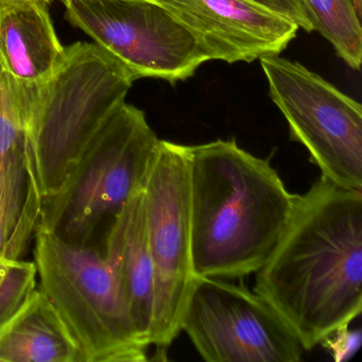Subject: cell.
Listing matches in <instances>:
<instances>
[{"instance_id": "obj_1", "label": "cell", "mask_w": 362, "mask_h": 362, "mask_svg": "<svg viewBox=\"0 0 362 362\" xmlns=\"http://www.w3.org/2000/svg\"><path fill=\"white\" fill-rule=\"evenodd\" d=\"M254 291L300 339L321 344L362 310V190L320 177L298 194L289 223L256 272Z\"/></svg>"}, {"instance_id": "obj_2", "label": "cell", "mask_w": 362, "mask_h": 362, "mask_svg": "<svg viewBox=\"0 0 362 362\" xmlns=\"http://www.w3.org/2000/svg\"><path fill=\"white\" fill-rule=\"evenodd\" d=\"M187 167L194 277L257 272L285 232L298 194L270 160L235 139L187 146Z\"/></svg>"}, {"instance_id": "obj_3", "label": "cell", "mask_w": 362, "mask_h": 362, "mask_svg": "<svg viewBox=\"0 0 362 362\" xmlns=\"http://www.w3.org/2000/svg\"><path fill=\"white\" fill-rule=\"evenodd\" d=\"M133 76L96 44L65 47L45 81L18 86L24 114L27 177L42 198L64 181L86 144L124 103Z\"/></svg>"}, {"instance_id": "obj_4", "label": "cell", "mask_w": 362, "mask_h": 362, "mask_svg": "<svg viewBox=\"0 0 362 362\" xmlns=\"http://www.w3.org/2000/svg\"><path fill=\"white\" fill-rule=\"evenodd\" d=\"M160 139L145 113L124 103L76 158L54 194L42 200L37 228L86 245L99 222L145 187Z\"/></svg>"}, {"instance_id": "obj_5", "label": "cell", "mask_w": 362, "mask_h": 362, "mask_svg": "<svg viewBox=\"0 0 362 362\" xmlns=\"http://www.w3.org/2000/svg\"><path fill=\"white\" fill-rule=\"evenodd\" d=\"M35 264L45 294L79 349L81 362H144L122 287L103 254L35 228Z\"/></svg>"}, {"instance_id": "obj_6", "label": "cell", "mask_w": 362, "mask_h": 362, "mask_svg": "<svg viewBox=\"0 0 362 362\" xmlns=\"http://www.w3.org/2000/svg\"><path fill=\"white\" fill-rule=\"evenodd\" d=\"M271 99L321 177L362 190V107L304 65L276 56L260 59Z\"/></svg>"}, {"instance_id": "obj_7", "label": "cell", "mask_w": 362, "mask_h": 362, "mask_svg": "<svg viewBox=\"0 0 362 362\" xmlns=\"http://www.w3.org/2000/svg\"><path fill=\"white\" fill-rule=\"evenodd\" d=\"M66 18L135 80L188 79L209 58L192 33L156 0H60Z\"/></svg>"}, {"instance_id": "obj_8", "label": "cell", "mask_w": 362, "mask_h": 362, "mask_svg": "<svg viewBox=\"0 0 362 362\" xmlns=\"http://www.w3.org/2000/svg\"><path fill=\"white\" fill-rule=\"evenodd\" d=\"M180 329L207 362H298L306 351L259 294L216 277H194Z\"/></svg>"}, {"instance_id": "obj_9", "label": "cell", "mask_w": 362, "mask_h": 362, "mask_svg": "<svg viewBox=\"0 0 362 362\" xmlns=\"http://www.w3.org/2000/svg\"><path fill=\"white\" fill-rule=\"evenodd\" d=\"M148 245L154 273L150 345L167 351L179 336L192 287L187 146L160 141L144 187Z\"/></svg>"}, {"instance_id": "obj_10", "label": "cell", "mask_w": 362, "mask_h": 362, "mask_svg": "<svg viewBox=\"0 0 362 362\" xmlns=\"http://www.w3.org/2000/svg\"><path fill=\"white\" fill-rule=\"evenodd\" d=\"M173 14L209 61L253 62L281 54L296 37V23L251 0H156Z\"/></svg>"}, {"instance_id": "obj_11", "label": "cell", "mask_w": 362, "mask_h": 362, "mask_svg": "<svg viewBox=\"0 0 362 362\" xmlns=\"http://www.w3.org/2000/svg\"><path fill=\"white\" fill-rule=\"evenodd\" d=\"M103 256L122 287L139 338L151 346L154 273L148 245L144 189L114 216Z\"/></svg>"}, {"instance_id": "obj_12", "label": "cell", "mask_w": 362, "mask_h": 362, "mask_svg": "<svg viewBox=\"0 0 362 362\" xmlns=\"http://www.w3.org/2000/svg\"><path fill=\"white\" fill-rule=\"evenodd\" d=\"M64 54L46 0H30L0 12V66L18 86L45 81Z\"/></svg>"}, {"instance_id": "obj_13", "label": "cell", "mask_w": 362, "mask_h": 362, "mask_svg": "<svg viewBox=\"0 0 362 362\" xmlns=\"http://www.w3.org/2000/svg\"><path fill=\"white\" fill-rule=\"evenodd\" d=\"M0 361L81 362L79 349L40 288L0 323Z\"/></svg>"}, {"instance_id": "obj_14", "label": "cell", "mask_w": 362, "mask_h": 362, "mask_svg": "<svg viewBox=\"0 0 362 362\" xmlns=\"http://www.w3.org/2000/svg\"><path fill=\"white\" fill-rule=\"evenodd\" d=\"M313 31L332 44L351 69L359 71L362 61V16L354 0H303Z\"/></svg>"}, {"instance_id": "obj_15", "label": "cell", "mask_w": 362, "mask_h": 362, "mask_svg": "<svg viewBox=\"0 0 362 362\" xmlns=\"http://www.w3.org/2000/svg\"><path fill=\"white\" fill-rule=\"evenodd\" d=\"M27 185L25 152L18 150L0 163V256L20 220Z\"/></svg>"}, {"instance_id": "obj_16", "label": "cell", "mask_w": 362, "mask_h": 362, "mask_svg": "<svg viewBox=\"0 0 362 362\" xmlns=\"http://www.w3.org/2000/svg\"><path fill=\"white\" fill-rule=\"evenodd\" d=\"M35 262L0 256V323L37 288Z\"/></svg>"}, {"instance_id": "obj_17", "label": "cell", "mask_w": 362, "mask_h": 362, "mask_svg": "<svg viewBox=\"0 0 362 362\" xmlns=\"http://www.w3.org/2000/svg\"><path fill=\"white\" fill-rule=\"evenodd\" d=\"M349 326H341L321 342L336 362L349 361L361 345V330H351Z\"/></svg>"}, {"instance_id": "obj_18", "label": "cell", "mask_w": 362, "mask_h": 362, "mask_svg": "<svg viewBox=\"0 0 362 362\" xmlns=\"http://www.w3.org/2000/svg\"><path fill=\"white\" fill-rule=\"evenodd\" d=\"M288 20L292 21L306 33L313 31V23L303 0H251Z\"/></svg>"}, {"instance_id": "obj_19", "label": "cell", "mask_w": 362, "mask_h": 362, "mask_svg": "<svg viewBox=\"0 0 362 362\" xmlns=\"http://www.w3.org/2000/svg\"><path fill=\"white\" fill-rule=\"evenodd\" d=\"M30 0H0V12L5 11V10L9 9V8L14 7V6L20 5V4L27 3ZM50 4L52 0H46Z\"/></svg>"}, {"instance_id": "obj_20", "label": "cell", "mask_w": 362, "mask_h": 362, "mask_svg": "<svg viewBox=\"0 0 362 362\" xmlns=\"http://www.w3.org/2000/svg\"><path fill=\"white\" fill-rule=\"evenodd\" d=\"M354 4H355L356 10H357L358 13L362 16V0H354Z\"/></svg>"}]
</instances>
